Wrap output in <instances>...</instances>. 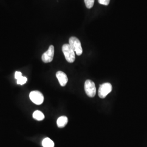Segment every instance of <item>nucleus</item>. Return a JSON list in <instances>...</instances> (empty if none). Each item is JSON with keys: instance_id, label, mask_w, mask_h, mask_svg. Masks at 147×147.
Returning a JSON list of instances; mask_svg holds the SVG:
<instances>
[{"instance_id": "f257e3e1", "label": "nucleus", "mask_w": 147, "mask_h": 147, "mask_svg": "<svg viewBox=\"0 0 147 147\" xmlns=\"http://www.w3.org/2000/svg\"><path fill=\"white\" fill-rule=\"evenodd\" d=\"M62 51L65 58L69 63H73L75 60V51L69 44H65L63 45Z\"/></svg>"}, {"instance_id": "f03ea898", "label": "nucleus", "mask_w": 147, "mask_h": 147, "mask_svg": "<svg viewBox=\"0 0 147 147\" xmlns=\"http://www.w3.org/2000/svg\"><path fill=\"white\" fill-rule=\"evenodd\" d=\"M69 43L70 46L73 49L74 51L78 56L82 55L83 50L81 42L78 38L75 37H70L69 40Z\"/></svg>"}, {"instance_id": "7ed1b4c3", "label": "nucleus", "mask_w": 147, "mask_h": 147, "mask_svg": "<svg viewBox=\"0 0 147 147\" xmlns=\"http://www.w3.org/2000/svg\"><path fill=\"white\" fill-rule=\"evenodd\" d=\"M84 90L89 97L93 98L96 94L95 85L92 81L87 80L84 83Z\"/></svg>"}, {"instance_id": "20e7f679", "label": "nucleus", "mask_w": 147, "mask_h": 147, "mask_svg": "<svg viewBox=\"0 0 147 147\" xmlns=\"http://www.w3.org/2000/svg\"><path fill=\"white\" fill-rule=\"evenodd\" d=\"M112 90V86L110 83L100 84L98 90V95L100 98H105Z\"/></svg>"}, {"instance_id": "39448f33", "label": "nucleus", "mask_w": 147, "mask_h": 147, "mask_svg": "<svg viewBox=\"0 0 147 147\" xmlns=\"http://www.w3.org/2000/svg\"><path fill=\"white\" fill-rule=\"evenodd\" d=\"M30 98L36 105H41L44 102V98L42 93L39 91H32L30 94Z\"/></svg>"}, {"instance_id": "423d86ee", "label": "nucleus", "mask_w": 147, "mask_h": 147, "mask_svg": "<svg viewBox=\"0 0 147 147\" xmlns=\"http://www.w3.org/2000/svg\"><path fill=\"white\" fill-rule=\"evenodd\" d=\"M54 53H55L54 47L53 45H50V47H49V49L47 50V51L42 54V62L46 63L51 62L53 58Z\"/></svg>"}, {"instance_id": "0eeeda50", "label": "nucleus", "mask_w": 147, "mask_h": 147, "mask_svg": "<svg viewBox=\"0 0 147 147\" xmlns=\"http://www.w3.org/2000/svg\"><path fill=\"white\" fill-rule=\"evenodd\" d=\"M56 77L58 79L59 84L62 87L65 86L68 81V79L67 75L62 71H58L57 72Z\"/></svg>"}, {"instance_id": "6e6552de", "label": "nucleus", "mask_w": 147, "mask_h": 147, "mask_svg": "<svg viewBox=\"0 0 147 147\" xmlns=\"http://www.w3.org/2000/svg\"><path fill=\"white\" fill-rule=\"evenodd\" d=\"M68 121V118L65 116H62L59 117L57 121V124L59 127H63L65 126Z\"/></svg>"}, {"instance_id": "1a4fd4ad", "label": "nucleus", "mask_w": 147, "mask_h": 147, "mask_svg": "<svg viewBox=\"0 0 147 147\" xmlns=\"http://www.w3.org/2000/svg\"><path fill=\"white\" fill-rule=\"evenodd\" d=\"M33 117L37 121H42L44 119L45 116L41 111L37 110L34 112L33 114Z\"/></svg>"}, {"instance_id": "9d476101", "label": "nucleus", "mask_w": 147, "mask_h": 147, "mask_svg": "<svg viewBox=\"0 0 147 147\" xmlns=\"http://www.w3.org/2000/svg\"><path fill=\"white\" fill-rule=\"evenodd\" d=\"M43 147H54V143L49 138H45L42 142Z\"/></svg>"}, {"instance_id": "9b49d317", "label": "nucleus", "mask_w": 147, "mask_h": 147, "mask_svg": "<svg viewBox=\"0 0 147 147\" xmlns=\"http://www.w3.org/2000/svg\"><path fill=\"white\" fill-rule=\"evenodd\" d=\"M84 1L86 6L87 8L90 9L93 7L95 0H84Z\"/></svg>"}, {"instance_id": "f8f14e48", "label": "nucleus", "mask_w": 147, "mask_h": 147, "mask_svg": "<svg viewBox=\"0 0 147 147\" xmlns=\"http://www.w3.org/2000/svg\"><path fill=\"white\" fill-rule=\"evenodd\" d=\"M27 81V78L24 76H21L20 78L17 80V84L20 85H23Z\"/></svg>"}, {"instance_id": "ddd939ff", "label": "nucleus", "mask_w": 147, "mask_h": 147, "mask_svg": "<svg viewBox=\"0 0 147 147\" xmlns=\"http://www.w3.org/2000/svg\"><path fill=\"white\" fill-rule=\"evenodd\" d=\"M99 3L102 5H108L110 3V0H98Z\"/></svg>"}, {"instance_id": "4468645a", "label": "nucleus", "mask_w": 147, "mask_h": 147, "mask_svg": "<svg viewBox=\"0 0 147 147\" xmlns=\"http://www.w3.org/2000/svg\"><path fill=\"white\" fill-rule=\"evenodd\" d=\"M22 76V73L20 71H16V73H15V78L16 80L20 78Z\"/></svg>"}]
</instances>
